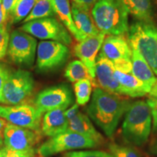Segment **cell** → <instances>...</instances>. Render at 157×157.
Segmentation results:
<instances>
[{"mask_svg": "<svg viewBox=\"0 0 157 157\" xmlns=\"http://www.w3.org/2000/svg\"><path fill=\"white\" fill-rule=\"evenodd\" d=\"M149 95H150V98H156L157 99V80L154 85L152 86V87L151 88L150 92H149Z\"/></svg>", "mask_w": 157, "mask_h": 157, "instance_id": "cell-38", "label": "cell"}, {"mask_svg": "<svg viewBox=\"0 0 157 157\" xmlns=\"http://www.w3.org/2000/svg\"><path fill=\"white\" fill-rule=\"evenodd\" d=\"M151 152L157 155V139L154 143V144L151 146Z\"/></svg>", "mask_w": 157, "mask_h": 157, "instance_id": "cell-40", "label": "cell"}, {"mask_svg": "<svg viewBox=\"0 0 157 157\" xmlns=\"http://www.w3.org/2000/svg\"><path fill=\"white\" fill-rule=\"evenodd\" d=\"M101 54L112 63L116 70L132 74V50L124 36L110 35L105 38Z\"/></svg>", "mask_w": 157, "mask_h": 157, "instance_id": "cell-9", "label": "cell"}, {"mask_svg": "<svg viewBox=\"0 0 157 157\" xmlns=\"http://www.w3.org/2000/svg\"><path fill=\"white\" fill-rule=\"evenodd\" d=\"M40 132L7 124L4 132L5 147L21 154L34 151V147L40 140Z\"/></svg>", "mask_w": 157, "mask_h": 157, "instance_id": "cell-12", "label": "cell"}, {"mask_svg": "<svg viewBox=\"0 0 157 157\" xmlns=\"http://www.w3.org/2000/svg\"><path fill=\"white\" fill-rule=\"evenodd\" d=\"M54 11L68 31L74 36L78 42L83 40L82 37L76 29L73 21L71 9L68 0H51Z\"/></svg>", "mask_w": 157, "mask_h": 157, "instance_id": "cell-21", "label": "cell"}, {"mask_svg": "<svg viewBox=\"0 0 157 157\" xmlns=\"http://www.w3.org/2000/svg\"><path fill=\"white\" fill-rule=\"evenodd\" d=\"M20 154V157H36V153L34 151L28 153V154Z\"/></svg>", "mask_w": 157, "mask_h": 157, "instance_id": "cell-41", "label": "cell"}, {"mask_svg": "<svg viewBox=\"0 0 157 157\" xmlns=\"http://www.w3.org/2000/svg\"><path fill=\"white\" fill-rule=\"evenodd\" d=\"M65 76L71 82L88 79L91 81L93 86L97 87L95 80L91 77L87 66L81 60H73L71 62L65 71Z\"/></svg>", "mask_w": 157, "mask_h": 157, "instance_id": "cell-23", "label": "cell"}, {"mask_svg": "<svg viewBox=\"0 0 157 157\" xmlns=\"http://www.w3.org/2000/svg\"><path fill=\"white\" fill-rule=\"evenodd\" d=\"M91 15L98 30L103 34L122 36L128 32V12L121 0H98Z\"/></svg>", "mask_w": 157, "mask_h": 157, "instance_id": "cell-2", "label": "cell"}, {"mask_svg": "<svg viewBox=\"0 0 157 157\" xmlns=\"http://www.w3.org/2000/svg\"><path fill=\"white\" fill-rule=\"evenodd\" d=\"M11 71L12 70L7 65L0 63V103H1L2 98L4 87H5Z\"/></svg>", "mask_w": 157, "mask_h": 157, "instance_id": "cell-30", "label": "cell"}, {"mask_svg": "<svg viewBox=\"0 0 157 157\" xmlns=\"http://www.w3.org/2000/svg\"><path fill=\"white\" fill-rule=\"evenodd\" d=\"M37 42L33 36L21 30L11 33L7 53L10 60L18 66H31L34 63Z\"/></svg>", "mask_w": 157, "mask_h": 157, "instance_id": "cell-8", "label": "cell"}, {"mask_svg": "<svg viewBox=\"0 0 157 157\" xmlns=\"http://www.w3.org/2000/svg\"><path fill=\"white\" fill-rule=\"evenodd\" d=\"M64 157H113L109 153L101 151H78L66 153Z\"/></svg>", "mask_w": 157, "mask_h": 157, "instance_id": "cell-28", "label": "cell"}, {"mask_svg": "<svg viewBox=\"0 0 157 157\" xmlns=\"http://www.w3.org/2000/svg\"><path fill=\"white\" fill-rule=\"evenodd\" d=\"M78 112V105L77 103L74 104L73 106H71L70 109H68L66 111H65V114L68 120H70L71 119H72L77 114Z\"/></svg>", "mask_w": 157, "mask_h": 157, "instance_id": "cell-34", "label": "cell"}, {"mask_svg": "<svg viewBox=\"0 0 157 157\" xmlns=\"http://www.w3.org/2000/svg\"><path fill=\"white\" fill-rule=\"evenodd\" d=\"M2 157H20V154L18 153L15 152V151L10 149L7 147H3L0 149Z\"/></svg>", "mask_w": 157, "mask_h": 157, "instance_id": "cell-35", "label": "cell"}, {"mask_svg": "<svg viewBox=\"0 0 157 157\" xmlns=\"http://www.w3.org/2000/svg\"><path fill=\"white\" fill-rule=\"evenodd\" d=\"M20 30L44 40L56 41L66 45H69L72 42L69 31L54 17H44L25 23Z\"/></svg>", "mask_w": 157, "mask_h": 157, "instance_id": "cell-6", "label": "cell"}, {"mask_svg": "<svg viewBox=\"0 0 157 157\" xmlns=\"http://www.w3.org/2000/svg\"><path fill=\"white\" fill-rule=\"evenodd\" d=\"M131 50H132V74L151 90L157 80L154 76V71L136 50L132 48Z\"/></svg>", "mask_w": 157, "mask_h": 157, "instance_id": "cell-20", "label": "cell"}, {"mask_svg": "<svg viewBox=\"0 0 157 157\" xmlns=\"http://www.w3.org/2000/svg\"><path fill=\"white\" fill-rule=\"evenodd\" d=\"M3 25H6L5 16H4L2 0H0V26H3Z\"/></svg>", "mask_w": 157, "mask_h": 157, "instance_id": "cell-37", "label": "cell"}, {"mask_svg": "<svg viewBox=\"0 0 157 157\" xmlns=\"http://www.w3.org/2000/svg\"><path fill=\"white\" fill-rule=\"evenodd\" d=\"M68 127V120L65 110L56 109L44 113L42 121V132L48 137H54L66 132Z\"/></svg>", "mask_w": 157, "mask_h": 157, "instance_id": "cell-16", "label": "cell"}, {"mask_svg": "<svg viewBox=\"0 0 157 157\" xmlns=\"http://www.w3.org/2000/svg\"><path fill=\"white\" fill-rule=\"evenodd\" d=\"M17 2L18 0H2L4 16H5V23L7 27H8V25H10L12 13Z\"/></svg>", "mask_w": 157, "mask_h": 157, "instance_id": "cell-29", "label": "cell"}, {"mask_svg": "<svg viewBox=\"0 0 157 157\" xmlns=\"http://www.w3.org/2000/svg\"><path fill=\"white\" fill-rule=\"evenodd\" d=\"M115 71L112 63L100 53L95 66V77L100 87L114 95H122L121 86L115 76Z\"/></svg>", "mask_w": 157, "mask_h": 157, "instance_id": "cell-15", "label": "cell"}, {"mask_svg": "<svg viewBox=\"0 0 157 157\" xmlns=\"http://www.w3.org/2000/svg\"><path fill=\"white\" fill-rule=\"evenodd\" d=\"M93 83L88 79L80 80L75 82L74 89L75 92L76 103L78 105H84L89 102L92 93Z\"/></svg>", "mask_w": 157, "mask_h": 157, "instance_id": "cell-26", "label": "cell"}, {"mask_svg": "<svg viewBox=\"0 0 157 157\" xmlns=\"http://www.w3.org/2000/svg\"><path fill=\"white\" fill-rule=\"evenodd\" d=\"M109 148L110 154L113 157H140L138 152L130 146L111 143L109 144Z\"/></svg>", "mask_w": 157, "mask_h": 157, "instance_id": "cell-27", "label": "cell"}, {"mask_svg": "<svg viewBox=\"0 0 157 157\" xmlns=\"http://www.w3.org/2000/svg\"><path fill=\"white\" fill-rule=\"evenodd\" d=\"M69 50L66 44L56 41H42L36 49V67L40 71L53 70L66 63Z\"/></svg>", "mask_w": 157, "mask_h": 157, "instance_id": "cell-11", "label": "cell"}, {"mask_svg": "<svg viewBox=\"0 0 157 157\" xmlns=\"http://www.w3.org/2000/svg\"><path fill=\"white\" fill-rule=\"evenodd\" d=\"M148 106L150 107L151 113L153 119V132H157V99L156 98H149L147 101Z\"/></svg>", "mask_w": 157, "mask_h": 157, "instance_id": "cell-31", "label": "cell"}, {"mask_svg": "<svg viewBox=\"0 0 157 157\" xmlns=\"http://www.w3.org/2000/svg\"><path fill=\"white\" fill-rule=\"evenodd\" d=\"M7 125L5 119L0 117V147L4 144V132H5V127Z\"/></svg>", "mask_w": 157, "mask_h": 157, "instance_id": "cell-36", "label": "cell"}, {"mask_svg": "<svg viewBox=\"0 0 157 157\" xmlns=\"http://www.w3.org/2000/svg\"><path fill=\"white\" fill-rule=\"evenodd\" d=\"M35 82L28 71H11L4 87L1 103L5 105L29 104L34 94Z\"/></svg>", "mask_w": 157, "mask_h": 157, "instance_id": "cell-5", "label": "cell"}, {"mask_svg": "<svg viewBox=\"0 0 157 157\" xmlns=\"http://www.w3.org/2000/svg\"><path fill=\"white\" fill-rule=\"evenodd\" d=\"M7 46H8V45H7ZM7 46H4L0 48V60H2V59L5 56V55L7 54Z\"/></svg>", "mask_w": 157, "mask_h": 157, "instance_id": "cell-39", "label": "cell"}, {"mask_svg": "<svg viewBox=\"0 0 157 157\" xmlns=\"http://www.w3.org/2000/svg\"><path fill=\"white\" fill-rule=\"evenodd\" d=\"M72 101L70 90L66 86L59 85L41 91L35 98L34 105L44 114L52 110H66Z\"/></svg>", "mask_w": 157, "mask_h": 157, "instance_id": "cell-13", "label": "cell"}, {"mask_svg": "<svg viewBox=\"0 0 157 157\" xmlns=\"http://www.w3.org/2000/svg\"><path fill=\"white\" fill-rule=\"evenodd\" d=\"M122 124V135L129 144L142 146L151 131L152 117L147 102L137 101L129 103Z\"/></svg>", "mask_w": 157, "mask_h": 157, "instance_id": "cell-3", "label": "cell"}, {"mask_svg": "<svg viewBox=\"0 0 157 157\" xmlns=\"http://www.w3.org/2000/svg\"><path fill=\"white\" fill-rule=\"evenodd\" d=\"M115 76L121 86L122 95L138 98L143 97L150 92V89L132 74L124 73L116 70Z\"/></svg>", "mask_w": 157, "mask_h": 157, "instance_id": "cell-19", "label": "cell"}, {"mask_svg": "<svg viewBox=\"0 0 157 157\" xmlns=\"http://www.w3.org/2000/svg\"><path fill=\"white\" fill-rule=\"evenodd\" d=\"M97 146L91 139L67 129L45 141L39 146L37 152L42 157H49L66 151L95 148Z\"/></svg>", "mask_w": 157, "mask_h": 157, "instance_id": "cell-7", "label": "cell"}, {"mask_svg": "<svg viewBox=\"0 0 157 157\" xmlns=\"http://www.w3.org/2000/svg\"><path fill=\"white\" fill-rule=\"evenodd\" d=\"M128 42L157 75V29L152 23L137 21L128 30Z\"/></svg>", "mask_w": 157, "mask_h": 157, "instance_id": "cell-4", "label": "cell"}, {"mask_svg": "<svg viewBox=\"0 0 157 157\" xmlns=\"http://www.w3.org/2000/svg\"><path fill=\"white\" fill-rule=\"evenodd\" d=\"M0 157H2V153H1V151H0Z\"/></svg>", "mask_w": 157, "mask_h": 157, "instance_id": "cell-42", "label": "cell"}, {"mask_svg": "<svg viewBox=\"0 0 157 157\" xmlns=\"http://www.w3.org/2000/svg\"><path fill=\"white\" fill-rule=\"evenodd\" d=\"M56 15L51 0H37L32 10L29 15L23 21V23H27L34 20L44 18V17H54Z\"/></svg>", "mask_w": 157, "mask_h": 157, "instance_id": "cell-24", "label": "cell"}, {"mask_svg": "<svg viewBox=\"0 0 157 157\" xmlns=\"http://www.w3.org/2000/svg\"><path fill=\"white\" fill-rule=\"evenodd\" d=\"M43 113L31 104L0 105V117L12 124L40 131Z\"/></svg>", "mask_w": 157, "mask_h": 157, "instance_id": "cell-10", "label": "cell"}, {"mask_svg": "<svg viewBox=\"0 0 157 157\" xmlns=\"http://www.w3.org/2000/svg\"><path fill=\"white\" fill-rule=\"evenodd\" d=\"M129 105V102L121 100L117 95L96 87L87 111L105 135L111 137Z\"/></svg>", "mask_w": 157, "mask_h": 157, "instance_id": "cell-1", "label": "cell"}, {"mask_svg": "<svg viewBox=\"0 0 157 157\" xmlns=\"http://www.w3.org/2000/svg\"><path fill=\"white\" fill-rule=\"evenodd\" d=\"M72 1L73 2L90 10V9L93 8L94 5L97 2L98 0H72Z\"/></svg>", "mask_w": 157, "mask_h": 157, "instance_id": "cell-33", "label": "cell"}, {"mask_svg": "<svg viewBox=\"0 0 157 157\" xmlns=\"http://www.w3.org/2000/svg\"><path fill=\"white\" fill-rule=\"evenodd\" d=\"M71 14L74 24L83 39L100 32L95 24L92 15H90L89 10L72 2Z\"/></svg>", "mask_w": 157, "mask_h": 157, "instance_id": "cell-17", "label": "cell"}, {"mask_svg": "<svg viewBox=\"0 0 157 157\" xmlns=\"http://www.w3.org/2000/svg\"><path fill=\"white\" fill-rule=\"evenodd\" d=\"M105 34L100 31L93 36L86 37L78 42L74 48L75 56L87 66L91 77L95 80V66L98 53L101 48Z\"/></svg>", "mask_w": 157, "mask_h": 157, "instance_id": "cell-14", "label": "cell"}, {"mask_svg": "<svg viewBox=\"0 0 157 157\" xmlns=\"http://www.w3.org/2000/svg\"><path fill=\"white\" fill-rule=\"evenodd\" d=\"M37 0H18L12 13L10 24H16L23 21L32 10Z\"/></svg>", "mask_w": 157, "mask_h": 157, "instance_id": "cell-25", "label": "cell"}, {"mask_svg": "<svg viewBox=\"0 0 157 157\" xmlns=\"http://www.w3.org/2000/svg\"><path fill=\"white\" fill-rule=\"evenodd\" d=\"M128 13L139 21L152 23L153 7L151 0H121Z\"/></svg>", "mask_w": 157, "mask_h": 157, "instance_id": "cell-22", "label": "cell"}, {"mask_svg": "<svg viewBox=\"0 0 157 157\" xmlns=\"http://www.w3.org/2000/svg\"><path fill=\"white\" fill-rule=\"evenodd\" d=\"M8 29L7 25L0 26V48L8 45L10 36Z\"/></svg>", "mask_w": 157, "mask_h": 157, "instance_id": "cell-32", "label": "cell"}, {"mask_svg": "<svg viewBox=\"0 0 157 157\" xmlns=\"http://www.w3.org/2000/svg\"><path fill=\"white\" fill-rule=\"evenodd\" d=\"M68 130L78 133L91 139L98 146L104 143V138L94 127L89 117L78 111L77 114L68 120Z\"/></svg>", "mask_w": 157, "mask_h": 157, "instance_id": "cell-18", "label": "cell"}]
</instances>
